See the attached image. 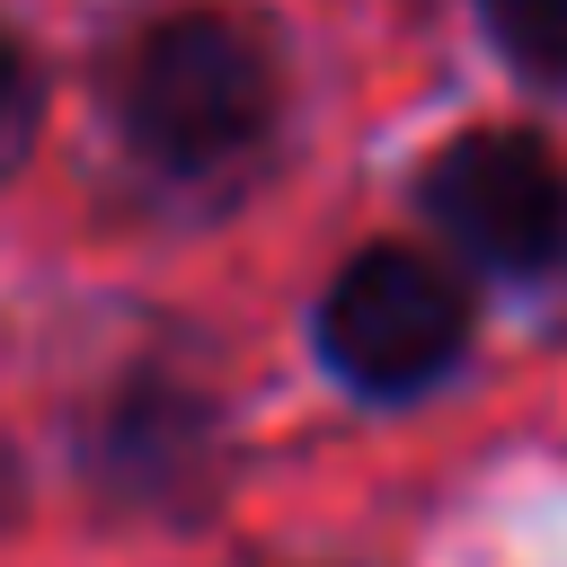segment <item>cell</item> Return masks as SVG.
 I'll use <instances>...</instances> for the list:
<instances>
[{"label": "cell", "instance_id": "6da1fadb", "mask_svg": "<svg viewBox=\"0 0 567 567\" xmlns=\"http://www.w3.org/2000/svg\"><path fill=\"white\" fill-rule=\"evenodd\" d=\"M97 97H106L115 142L142 168H159L177 186H213V177H230L266 151L284 80H275V53L248 18L168 9V18H142L106 53Z\"/></svg>", "mask_w": 567, "mask_h": 567}, {"label": "cell", "instance_id": "7a4b0ae2", "mask_svg": "<svg viewBox=\"0 0 567 567\" xmlns=\"http://www.w3.org/2000/svg\"><path fill=\"white\" fill-rule=\"evenodd\" d=\"M310 328L354 399H416L470 354V284L408 239H372L328 275Z\"/></svg>", "mask_w": 567, "mask_h": 567}, {"label": "cell", "instance_id": "3957f363", "mask_svg": "<svg viewBox=\"0 0 567 567\" xmlns=\"http://www.w3.org/2000/svg\"><path fill=\"white\" fill-rule=\"evenodd\" d=\"M425 221L496 284H540L567 266V168L523 124L452 133L416 177Z\"/></svg>", "mask_w": 567, "mask_h": 567}, {"label": "cell", "instance_id": "277c9868", "mask_svg": "<svg viewBox=\"0 0 567 567\" xmlns=\"http://www.w3.org/2000/svg\"><path fill=\"white\" fill-rule=\"evenodd\" d=\"M89 478L142 514H204L221 505V408L186 372H124L115 399L89 416Z\"/></svg>", "mask_w": 567, "mask_h": 567}, {"label": "cell", "instance_id": "5b68a950", "mask_svg": "<svg viewBox=\"0 0 567 567\" xmlns=\"http://www.w3.org/2000/svg\"><path fill=\"white\" fill-rule=\"evenodd\" d=\"M478 27L514 62V80L567 97V0H478Z\"/></svg>", "mask_w": 567, "mask_h": 567}, {"label": "cell", "instance_id": "8992f818", "mask_svg": "<svg viewBox=\"0 0 567 567\" xmlns=\"http://www.w3.org/2000/svg\"><path fill=\"white\" fill-rule=\"evenodd\" d=\"M35 115H44V71H35V53L18 44V27L0 18V168H18V159H27Z\"/></svg>", "mask_w": 567, "mask_h": 567}]
</instances>
